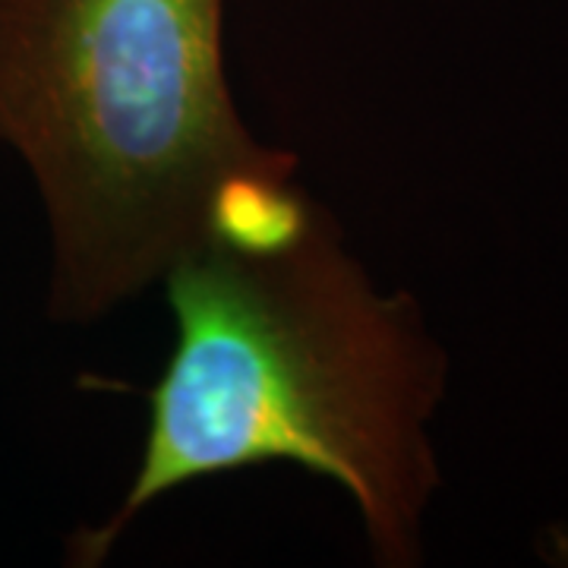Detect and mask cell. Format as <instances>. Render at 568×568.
I'll list each match as a JSON object with an SVG mask.
<instances>
[{
  "label": "cell",
  "mask_w": 568,
  "mask_h": 568,
  "mask_svg": "<svg viewBox=\"0 0 568 568\" xmlns=\"http://www.w3.org/2000/svg\"><path fill=\"white\" fill-rule=\"evenodd\" d=\"M162 282L174 347L149 395L140 467L102 525L70 537L67 562L102 566L174 489L297 465L345 489L379 566H410L443 386L414 301L376 291L313 200L272 237H205Z\"/></svg>",
  "instance_id": "1"
},
{
  "label": "cell",
  "mask_w": 568,
  "mask_h": 568,
  "mask_svg": "<svg viewBox=\"0 0 568 568\" xmlns=\"http://www.w3.org/2000/svg\"><path fill=\"white\" fill-rule=\"evenodd\" d=\"M224 0H3L0 142L39 190L48 313L89 325L162 282L250 181L294 178L224 73Z\"/></svg>",
  "instance_id": "2"
},
{
  "label": "cell",
  "mask_w": 568,
  "mask_h": 568,
  "mask_svg": "<svg viewBox=\"0 0 568 568\" xmlns=\"http://www.w3.org/2000/svg\"><path fill=\"white\" fill-rule=\"evenodd\" d=\"M0 10H3V0H0Z\"/></svg>",
  "instance_id": "3"
}]
</instances>
